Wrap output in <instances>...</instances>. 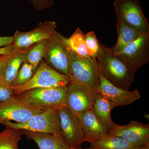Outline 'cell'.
Wrapping results in <instances>:
<instances>
[{
	"label": "cell",
	"instance_id": "obj_14",
	"mask_svg": "<svg viewBox=\"0 0 149 149\" xmlns=\"http://www.w3.org/2000/svg\"><path fill=\"white\" fill-rule=\"evenodd\" d=\"M109 135L120 137L133 146L141 147L149 144V125L133 120L126 125H117L108 131Z\"/></svg>",
	"mask_w": 149,
	"mask_h": 149
},
{
	"label": "cell",
	"instance_id": "obj_4",
	"mask_svg": "<svg viewBox=\"0 0 149 149\" xmlns=\"http://www.w3.org/2000/svg\"><path fill=\"white\" fill-rule=\"evenodd\" d=\"M70 83L69 77L52 68L42 60L36 72L26 84L11 88L14 95L37 88H47L67 86Z\"/></svg>",
	"mask_w": 149,
	"mask_h": 149
},
{
	"label": "cell",
	"instance_id": "obj_21",
	"mask_svg": "<svg viewBox=\"0 0 149 149\" xmlns=\"http://www.w3.org/2000/svg\"><path fill=\"white\" fill-rule=\"evenodd\" d=\"M23 134L22 130L6 126L0 132V149H19V143Z\"/></svg>",
	"mask_w": 149,
	"mask_h": 149
},
{
	"label": "cell",
	"instance_id": "obj_27",
	"mask_svg": "<svg viewBox=\"0 0 149 149\" xmlns=\"http://www.w3.org/2000/svg\"><path fill=\"white\" fill-rule=\"evenodd\" d=\"M35 10L41 11L49 8L53 5V0H28Z\"/></svg>",
	"mask_w": 149,
	"mask_h": 149
},
{
	"label": "cell",
	"instance_id": "obj_2",
	"mask_svg": "<svg viewBox=\"0 0 149 149\" xmlns=\"http://www.w3.org/2000/svg\"><path fill=\"white\" fill-rule=\"evenodd\" d=\"M100 71L97 60L81 56L69 48L68 77L70 83L78 84L97 93Z\"/></svg>",
	"mask_w": 149,
	"mask_h": 149
},
{
	"label": "cell",
	"instance_id": "obj_28",
	"mask_svg": "<svg viewBox=\"0 0 149 149\" xmlns=\"http://www.w3.org/2000/svg\"><path fill=\"white\" fill-rule=\"evenodd\" d=\"M13 36H0V48L13 44Z\"/></svg>",
	"mask_w": 149,
	"mask_h": 149
},
{
	"label": "cell",
	"instance_id": "obj_7",
	"mask_svg": "<svg viewBox=\"0 0 149 149\" xmlns=\"http://www.w3.org/2000/svg\"><path fill=\"white\" fill-rule=\"evenodd\" d=\"M60 134L68 146L80 148L86 142L79 118L65 105L58 109Z\"/></svg>",
	"mask_w": 149,
	"mask_h": 149
},
{
	"label": "cell",
	"instance_id": "obj_23",
	"mask_svg": "<svg viewBox=\"0 0 149 149\" xmlns=\"http://www.w3.org/2000/svg\"><path fill=\"white\" fill-rule=\"evenodd\" d=\"M47 40L40 41L28 48L25 61L35 68H37L43 59Z\"/></svg>",
	"mask_w": 149,
	"mask_h": 149
},
{
	"label": "cell",
	"instance_id": "obj_29",
	"mask_svg": "<svg viewBox=\"0 0 149 149\" xmlns=\"http://www.w3.org/2000/svg\"><path fill=\"white\" fill-rule=\"evenodd\" d=\"M16 50L17 49L15 48L13 44L6 47H1L0 48V56L10 53Z\"/></svg>",
	"mask_w": 149,
	"mask_h": 149
},
{
	"label": "cell",
	"instance_id": "obj_20",
	"mask_svg": "<svg viewBox=\"0 0 149 149\" xmlns=\"http://www.w3.org/2000/svg\"><path fill=\"white\" fill-rule=\"evenodd\" d=\"M91 148L95 149H139L141 147L133 146L124 139L108 133L101 139L87 141Z\"/></svg>",
	"mask_w": 149,
	"mask_h": 149
},
{
	"label": "cell",
	"instance_id": "obj_30",
	"mask_svg": "<svg viewBox=\"0 0 149 149\" xmlns=\"http://www.w3.org/2000/svg\"><path fill=\"white\" fill-rule=\"evenodd\" d=\"M13 52L9 54L0 56V75H1V72H2L3 67L6 62L8 59L10 57L11 55L12 54Z\"/></svg>",
	"mask_w": 149,
	"mask_h": 149
},
{
	"label": "cell",
	"instance_id": "obj_31",
	"mask_svg": "<svg viewBox=\"0 0 149 149\" xmlns=\"http://www.w3.org/2000/svg\"><path fill=\"white\" fill-rule=\"evenodd\" d=\"M139 149H149V144L139 148Z\"/></svg>",
	"mask_w": 149,
	"mask_h": 149
},
{
	"label": "cell",
	"instance_id": "obj_22",
	"mask_svg": "<svg viewBox=\"0 0 149 149\" xmlns=\"http://www.w3.org/2000/svg\"><path fill=\"white\" fill-rule=\"evenodd\" d=\"M68 48L81 56L92 58L89 55L84 39V34L77 27L74 33L69 38H65Z\"/></svg>",
	"mask_w": 149,
	"mask_h": 149
},
{
	"label": "cell",
	"instance_id": "obj_18",
	"mask_svg": "<svg viewBox=\"0 0 149 149\" xmlns=\"http://www.w3.org/2000/svg\"><path fill=\"white\" fill-rule=\"evenodd\" d=\"M114 108L110 102L97 92L92 110L99 121L108 131L117 125L111 118V112Z\"/></svg>",
	"mask_w": 149,
	"mask_h": 149
},
{
	"label": "cell",
	"instance_id": "obj_3",
	"mask_svg": "<svg viewBox=\"0 0 149 149\" xmlns=\"http://www.w3.org/2000/svg\"><path fill=\"white\" fill-rule=\"evenodd\" d=\"M67 86L37 88L15 95L42 111L65 105Z\"/></svg>",
	"mask_w": 149,
	"mask_h": 149
},
{
	"label": "cell",
	"instance_id": "obj_12",
	"mask_svg": "<svg viewBox=\"0 0 149 149\" xmlns=\"http://www.w3.org/2000/svg\"><path fill=\"white\" fill-rule=\"evenodd\" d=\"M56 23L52 20L40 22L34 29L27 32L17 30L14 35V46L17 50L24 49L40 41L49 39L57 32Z\"/></svg>",
	"mask_w": 149,
	"mask_h": 149
},
{
	"label": "cell",
	"instance_id": "obj_9",
	"mask_svg": "<svg viewBox=\"0 0 149 149\" xmlns=\"http://www.w3.org/2000/svg\"><path fill=\"white\" fill-rule=\"evenodd\" d=\"M116 54L129 65L134 73L149 61V32L143 33Z\"/></svg>",
	"mask_w": 149,
	"mask_h": 149
},
{
	"label": "cell",
	"instance_id": "obj_16",
	"mask_svg": "<svg viewBox=\"0 0 149 149\" xmlns=\"http://www.w3.org/2000/svg\"><path fill=\"white\" fill-rule=\"evenodd\" d=\"M29 140L34 141L40 149H72L59 133H45L22 130Z\"/></svg>",
	"mask_w": 149,
	"mask_h": 149
},
{
	"label": "cell",
	"instance_id": "obj_10",
	"mask_svg": "<svg viewBox=\"0 0 149 149\" xmlns=\"http://www.w3.org/2000/svg\"><path fill=\"white\" fill-rule=\"evenodd\" d=\"M42 111L14 95L6 101L0 102V124L3 120L24 123Z\"/></svg>",
	"mask_w": 149,
	"mask_h": 149
},
{
	"label": "cell",
	"instance_id": "obj_26",
	"mask_svg": "<svg viewBox=\"0 0 149 149\" xmlns=\"http://www.w3.org/2000/svg\"><path fill=\"white\" fill-rule=\"evenodd\" d=\"M14 96L11 87L0 82V102L6 101Z\"/></svg>",
	"mask_w": 149,
	"mask_h": 149
},
{
	"label": "cell",
	"instance_id": "obj_1",
	"mask_svg": "<svg viewBox=\"0 0 149 149\" xmlns=\"http://www.w3.org/2000/svg\"><path fill=\"white\" fill-rule=\"evenodd\" d=\"M97 59L100 71L105 78L118 87L129 90L135 80V73L125 61L110 48L102 45Z\"/></svg>",
	"mask_w": 149,
	"mask_h": 149
},
{
	"label": "cell",
	"instance_id": "obj_19",
	"mask_svg": "<svg viewBox=\"0 0 149 149\" xmlns=\"http://www.w3.org/2000/svg\"><path fill=\"white\" fill-rule=\"evenodd\" d=\"M118 38L114 47L110 48L112 52L117 54L127 45L140 37L143 33L123 22L117 20Z\"/></svg>",
	"mask_w": 149,
	"mask_h": 149
},
{
	"label": "cell",
	"instance_id": "obj_13",
	"mask_svg": "<svg viewBox=\"0 0 149 149\" xmlns=\"http://www.w3.org/2000/svg\"><path fill=\"white\" fill-rule=\"evenodd\" d=\"M97 92L110 102L114 108L131 104L141 97L138 90L129 91L118 87L105 78L101 72Z\"/></svg>",
	"mask_w": 149,
	"mask_h": 149
},
{
	"label": "cell",
	"instance_id": "obj_15",
	"mask_svg": "<svg viewBox=\"0 0 149 149\" xmlns=\"http://www.w3.org/2000/svg\"><path fill=\"white\" fill-rule=\"evenodd\" d=\"M85 141L101 139L108 133L102 125L93 110L87 111L78 116Z\"/></svg>",
	"mask_w": 149,
	"mask_h": 149
},
{
	"label": "cell",
	"instance_id": "obj_8",
	"mask_svg": "<svg viewBox=\"0 0 149 149\" xmlns=\"http://www.w3.org/2000/svg\"><path fill=\"white\" fill-rule=\"evenodd\" d=\"M117 20L142 33L149 32V24L138 0H116L113 3Z\"/></svg>",
	"mask_w": 149,
	"mask_h": 149
},
{
	"label": "cell",
	"instance_id": "obj_11",
	"mask_svg": "<svg viewBox=\"0 0 149 149\" xmlns=\"http://www.w3.org/2000/svg\"><path fill=\"white\" fill-rule=\"evenodd\" d=\"M97 93L82 85L70 83L67 85L65 105L78 116L93 109Z\"/></svg>",
	"mask_w": 149,
	"mask_h": 149
},
{
	"label": "cell",
	"instance_id": "obj_24",
	"mask_svg": "<svg viewBox=\"0 0 149 149\" xmlns=\"http://www.w3.org/2000/svg\"><path fill=\"white\" fill-rule=\"evenodd\" d=\"M37 68L25 61L23 63L13 82L11 88L24 85L32 78Z\"/></svg>",
	"mask_w": 149,
	"mask_h": 149
},
{
	"label": "cell",
	"instance_id": "obj_32",
	"mask_svg": "<svg viewBox=\"0 0 149 149\" xmlns=\"http://www.w3.org/2000/svg\"><path fill=\"white\" fill-rule=\"evenodd\" d=\"M95 149L93 148H86V149H83V148H73V149Z\"/></svg>",
	"mask_w": 149,
	"mask_h": 149
},
{
	"label": "cell",
	"instance_id": "obj_6",
	"mask_svg": "<svg viewBox=\"0 0 149 149\" xmlns=\"http://www.w3.org/2000/svg\"><path fill=\"white\" fill-rule=\"evenodd\" d=\"M65 38L56 32L48 39L43 59L56 71L67 76L69 68V48Z\"/></svg>",
	"mask_w": 149,
	"mask_h": 149
},
{
	"label": "cell",
	"instance_id": "obj_5",
	"mask_svg": "<svg viewBox=\"0 0 149 149\" xmlns=\"http://www.w3.org/2000/svg\"><path fill=\"white\" fill-rule=\"evenodd\" d=\"M1 124L10 128L31 132L45 133H59L58 109L50 108L32 116L24 123L3 120Z\"/></svg>",
	"mask_w": 149,
	"mask_h": 149
},
{
	"label": "cell",
	"instance_id": "obj_25",
	"mask_svg": "<svg viewBox=\"0 0 149 149\" xmlns=\"http://www.w3.org/2000/svg\"><path fill=\"white\" fill-rule=\"evenodd\" d=\"M84 39L89 56L96 60L101 51L102 45L99 43L95 32L91 31L84 34Z\"/></svg>",
	"mask_w": 149,
	"mask_h": 149
},
{
	"label": "cell",
	"instance_id": "obj_17",
	"mask_svg": "<svg viewBox=\"0 0 149 149\" xmlns=\"http://www.w3.org/2000/svg\"><path fill=\"white\" fill-rule=\"evenodd\" d=\"M28 48L16 50L7 60L0 75V82L11 87L12 84L23 63L25 61Z\"/></svg>",
	"mask_w": 149,
	"mask_h": 149
}]
</instances>
